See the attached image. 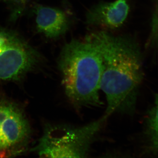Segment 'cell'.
Returning a JSON list of instances; mask_svg holds the SVG:
<instances>
[{
    "instance_id": "6da1fadb",
    "label": "cell",
    "mask_w": 158,
    "mask_h": 158,
    "mask_svg": "<svg viewBox=\"0 0 158 158\" xmlns=\"http://www.w3.org/2000/svg\"><path fill=\"white\" fill-rule=\"evenodd\" d=\"M99 51L102 60L101 90L107 102L106 116L135 113L144 79L142 56L137 43L127 37L99 32L87 38Z\"/></svg>"
},
{
    "instance_id": "7a4b0ae2",
    "label": "cell",
    "mask_w": 158,
    "mask_h": 158,
    "mask_svg": "<svg viewBox=\"0 0 158 158\" xmlns=\"http://www.w3.org/2000/svg\"><path fill=\"white\" fill-rule=\"evenodd\" d=\"M59 64L65 94L76 109L101 106L102 60L93 43L72 40L63 48Z\"/></svg>"
},
{
    "instance_id": "3957f363",
    "label": "cell",
    "mask_w": 158,
    "mask_h": 158,
    "mask_svg": "<svg viewBox=\"0 0 158 158\" xmlns=\"http://www.w3.org/2000/svg\"><path fill=\"white\" fill-rule=\"evenodd\" d=\"M107 117L77 127L50 126L45 130L37 148L41 157L83 158Z\"/></svg>"
},
{
    "instance_id": "277c9868",
    "label": "cell",
    "mask_w": 158,
    "mask_h": 158,
    "mask_svg": "<svg viewBox=\"0 0 158 158\" xmlns=\"http://www.w3.org/2000/svg\"><path fill=\"white\" fill-rule=\"evenodd\" d=\"M38 53L10 32L0 31V81L17 80L39 62Z\"/></svg>"
},
{
    "instance_id": "5b68a950",
    "label": "cell",
    "mask_w": 158,
    "mask_h": 158,
    "mask_svg": "<svg viewBox=\"0 0 158 158\" xmlns=\"http://www.w3.org/2000/svg\"><path fill=\"white\" fill-rule=\"evenodd\" d=\"M31 132L28 121L20 109L0 99V158L14 156L24 151Z\"/></svg>"
},
{
    "instance_id": "8992f818",
    "label": "cell",
    "mask_w": 158,
    "mask_h": 158,
    "mask_svg": "<svg viewBox=\"0 0 158 158\" xmlns=\"http://www.w3.org/2000/svg\"><path fill=\"white\" fill-rule=\"evenodd\" d=\"M129 10L127 0L99 3L88 11L86 22L92 25L117 28L122 25L127 18Z\"/></svg>"
},
{
    "instance_id": "52a82bcc",
    "label": "cell",
    "mask_w": 158,
    "mask_h": 158,
    "mask_svg": "<svg viewBox=\"0 0 158 158\" xmlns=\"http://www.w3.org/2000/svg\"><path fill=\"white\" fill-rule=\"evenodd\" d=\"M37 29L47 37L56 38L68 29V18L63 11L51 7L38 6L36 8Z\"/></svg>"
},
{
    "instance_id": "ba28073f",
    "label": "cell",
    "mask_w": 158,
    "mask_h": 158,
    "mask_svg": "<svg viewBox=\"0 0 158 158\" xmlns=\"http://www.w3.org/2000/svg\"><path fill=\"white\" fill-rule=\"evenodd\" d=\"M151 107L148 111L144 124V136L148 151L153 155L158 154V95L156 94Z\"/></svg>"
},
{
    "instance_id": "9c48e42d",
    "label": "cell",
    "mask_w": 158,
    "mask_h": 158,
    "mask_svg": "<svg viewBox=\"0 0 158 158\" xmlns=\"http://www.w3.org/2000/svg\"><path fill=\"white\" fill-rule=\"evenodd\" d=\"M11 4H13L16 7V12H21L24 9L27 2L28 0H5Z\"/></svg>"
}]
</instances>
